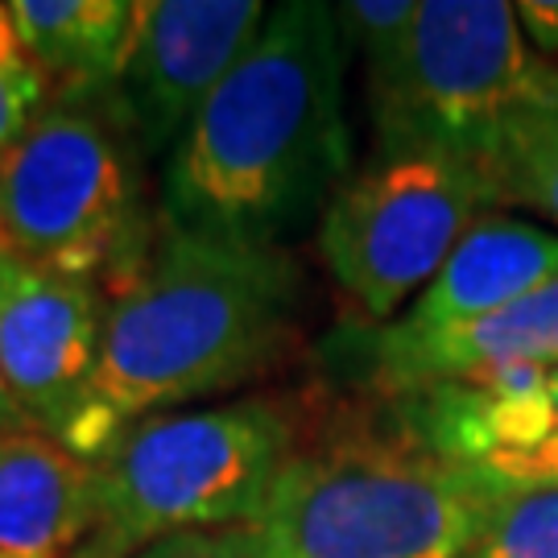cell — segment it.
Segmentation results:
<instances>
[{
  "mask_svg": "<svg viewBox=\"0 0 558 558\" xmlns=\"http://www.w3.org/2000/svg\"><path fill=\"white\" fill-rule=\"evenodd\" d=\"M352 41L339 4H278L166 158V223L281 244L352 179Z\"/></svg>",
  "mask_w": 558,
  "mask_h": 558,
  "instance_id": "1",
  "label": "cell"
},
{
  "mask_svg": "<svg viewBox=\"0 0 558 558\" xmlns=\"http://www.w3.org/2000/svg\"><path fill=\"white\" fill-rule=\"evenodd\" d=\"M302 269L281 244L170 228L108 286L100 368L66 451L96 463L141 418L228 393L294 339Z\"/></svg>",
  "mask_w": 558,
  "mask_h": 558,
  "instance_id": "2",
  "label": "cell"
},
{
  "mask_svg": "<svg viewBox=\"0 0 558 558\" xmlns=\"http://www.w3.org/2000/svg\"><path fill=\"white\" fill-rule=\"evenodd\" d=\"M497 505L389 422L294 447L257 534L274 558H463Z\"/></svg>",
  "mask_w": 558,
  "mask_h": 558,
  "instance_id": "3",
  "label": "cell"
},
{
  "mask_svg": "<svg viewBox=\"0 0 558 558\" xmlns=\"http://www.w3.org/2000/svg\"><path fill=\"white\" fill-rule=\"evenodd\" d=\"M294 447V418L269 398L133 422L92 463L96 513L71 558H137L174 534L257 525Z\"/></svg>",
  "mask_w": 558,
  "mask_h": 558,
  "instance_id": "4",
  "label": "cell"
},
{
  "mask_svg": "<svg viewBox=\"0 0 558 558\" xmlns=\"http://www.w3.org/2000/svg\"><path fill=\"white\" fill-rule=\"evenodd\" d=\"M373 154L426 149L484 170L521 124L558 108V66L505 0H418L401 59L368 75Z\"/></svg>",
  "mask_w": 558,
  "mask_h": 558,
  "instance_id": "5",
  "label": "cell"
},
{
  "mask_svg": "<svg viewBox=\"0 0 558 558\" xmlns=\"http://www.w3.org/2000/svg\"><path fill=\"white\" fill-rule=\"evenodd\" d=\"M137 158L108 87L46 104L0 154L4 253L117 286L149 253Z\"/></svg>",
  "mask_w": 558,
  "mask_h": 558,
  "instance_id": "6",
  "label": "cell"
},
{
  "mask_svg": "<svg viewBox=\"0 0 558 558\" xmlns=\"http://www.w3.org/2000/svg\"><path fill=\"white\" fill-rule=\"evenodd\" d=\"M493 211L476 166L426 149L373 154L319 220V257L368 323L398 319L435 281L463 232Z\"/></svg>",
  "mask_w": 558,
  "mask_h": 558,
  "instance_id": "7",
  "label": "cell"
},
{
  "mask_svg": "<svg viewBox=\"0 0 558 558\" xmlns=\"http://www.w3.org/2000/svg\"><path fill=\"white\" fill-rule=\"evenodd\" d=\"M389 401V422L480 480L493 497L558 493V364L426 385Z\"/></svg>",
  "mask_w": 558,
  "mask_h": 558,
  "instance_id": "8",
  "label": "cell"
},
{
  "mask_svg": "<svg viewBox=\"0 0 558 558\" xmlns=\"http://www.w3.org/2000/svg\"><path fill=\"white\" fill-rule=\"evenodd\" d=\"M257 0H141L108 100L141 158H170L265 25Z\"/></svg>",
  "mask_w": 558,
  "mask_h": 558,
  "instance_id": "9",
  "label": "cell"
},
{
  "mask_svg": "<svg viewBox=\"0 0 558 558\" xmlns=\"http://www.w3.org/2000/svg\"><path fill=\"white\" fill-rule=\"evenodd\" d=\"M108 290L0 253V377L21 422L66 442L100 368Z\"/></svg>",
  "mask_w": 558,
  "mask_h": 558,
  "instance_id": "10",
  "label": "cell"
},
{
  "mask_svg": "<svg viewBox=\"0 0 558 558\" xmlns=\"http://www.w3.org/2000/svg\"><path fill=\"white\" fill-rule=\"evenodd\" d=\"M352 348L364 364V380L385 398L447 380L493 377L505 368L558 364V278L493 319L447 331H405L385 323L356 331Z\"/></svg>",
  "mask_w": 558,
  "mask_h": 558,
  "instance_id": "11",
  "label": "cell"
},
{
  "mask_svg": "<svg viewBox=\"0 0 558 558\" xmlns=\"http://www.w3.org/2000/svg\"><path fill=\"white\" fill-rule=\"evenodd\" d=\"M558 278V232L505 211H484L442 260L435 281L398 315L405 331H447L493 319Z\"/></svg>",
  "mask_w": 558,
  "mask_h": 558,
  "instance_id": "12",
  "label": "cell"
},
{
  "mask_svg": "<svg viewBox=\"0 0 558 558\" xmlns=\"http://www.w3.org/2000/svg\"><path fill=\"white\" fill-rule=\"evenodd\" d=\"M96 513V468L38 430L0 439V555L66 558Z\"/></svg>",
  "mask_w": 558,
  "mask_h": 558,
  "instance_id": "13",
  "label": "cell"
},
{
  "mask_svg": "<svg viewBox=\"0 0 558 558\" xmlns=\"http://www.w3.org/2000/svg\"><path fill=\"white\" fill-rule=\"evenodd\" d=\"M9 17L46 80L66 92H104L124 62L137 0H17Z\"/></svg>",
  "mask_w": 558,
  "mask_h": 558,
  "instance_id": "14",
  "label": "cell"
},
{
  "mask_svg": "<svg viewBox=\"0 0 558 558\" xmlns=\"http://www.w3.org/2000/svg\"><path fill=\"white\" fill-rule=\"evenodd\" d=\"M493 211L525 207L542 220L558 223V108L521 124L480 170Z\"/></svg>",
  "mask_w": 558,
  "mask_h": 558,
  "instance_id": "15",
  "label": "cell"
},
{
  "mask_svg": "<svg viewBox=\"0 0 558 558\" xmlns=\"http://www.w3.org/2000/svg\"><path fill=\"white\" fill-rule=\"evenodd\" d=\"M463 558H558V493H521L497 505Z\"/></svg>",
  "mask_w": 558,
  "mask_h": 558,
  "instance_id": "16",
  "label": "cell"
},
{
  "mask_svg": "<svg viewBox=\"0 0 558 558\" xmlns=\"http://www.w3.org/2000/svg\"><path fill=\"white\" fill-rule=\"evenodd\" d=\"M339 17L352 41V54L364 59V80H368L401 59L418 21V0H352L339 4Z\"/></svg>",
  "mask_w": 558,
  "mask_h": 558,
  "instance_id": "17",
  "label": "cell"
},
{
  "mask_svg": "<svg viewBox=\"0 0 558 558\" xmlns=\"http://www.w3.org/2000/svg\"><path fill=\"white\" fill-rule=\"evenodd\" d=\"M46 96H50V80L29 54L0 59V154L29 129V120L46 108Z\"/></svg>",
  "mask_w": 558,
  "mask_h": 558,
  "instance_id": "18",
  "label": "cell"
},
{
  "mask_svg": "<svg viewBox=\"0 0 558 558\" xmlns=\"http://www.w3.org/2000/svg\"><path fill=\"white\" fill-rule=\"evenodd\" d=\"M137 558H274L260 542L257 525H232V530H195L174 538L154 542Z\"/></svg>",
  "mask_w": 558,
  "mask_h": 558,
  "instance_id": "19",
  "label": "cell"
},
{
  "mask_svg": "<svg viewBox=\"0 0 558 558\" xmlns=\"http://www.w3.org/2000/svg\"><path fill=\"white\" fill-rule=\"evenodd\" d=\"M17 54H25V50H21L13 17H9V4H0V59H17Z\"/></svg>",
  "mask_w": 558,
  "mask_h": 558,
  "instance_id": "20",
  "label": "cell"
},
{
  "mask_svg": "<svg viewBox=\"0 0 558 558\" xmlns=\"http://www.w3.org/2000/svg\"><path fill=\"white\" fill-rule=\"evenodd\" d=\"M0 430H4V435H9V430H29V426L21 422L17 405L9 398V389H4V377H0Z\"/></svg>",
  "mask_w": 558,
  "mask_h": 558,
  "instance_id": "21",
  "label": "cell"
},
{
  "mask_svg": "<svg viewBox=\"0 0 558 558\" xmlns=\"http://www.w3.org/2000/svg\"><path fill=\"white\" fill-rule=\"evenodd\" d=\"M0 253H4V236H0Z\"/></svg>",
  "mask_w": 558,
  "mask_h": 558,
  "instance_id": "22",
  "label": "cell"
},
{
  "mask_svg": "<svg viewBox=\"0 0 558 558\" xmlns=\"http://www.w3.org/2000/svg\"><path fill=\"white\" fill-rule=\"evenodd\" d=\"M0 439H4V430H0Z\"/></svg>",
  "mask_w": 558,
  "mask_h": 558,
  "instance_id": "23",
  "label": "cell"
},
{
  "mask_svg": "<svg viewBox=\"0 0 558 558\" xmlns=\"http://www.w3.org/2000/svg\"><path fill=\"white\" fill-rule=\"evenodd\" d=\"M0 558H4V555H0Z\"/></svg>",
  "mask_w": 558,
  "mask_h": 558,
  "instance_id": "24",
  "label": "cell"
}]
</instances>
